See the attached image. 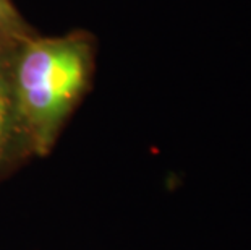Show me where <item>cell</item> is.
<instances>
[{
    "label": "cell",
    "instance_id": "cell-3",
    "mask_svg": "<svg viewBox=\"0 0 251 250\" xmlns=\"http://www.w3.org/2000/svg\"><path fill=\"white\" fill-rule=\"evenodd\" d=\"M36 33L12 0H0V54L13 52Z\"/></svg>",
    "mask_w": 251,
    "mask_h": 250
},
{
    "label": "cell",
    "instance_id": "cell-1",
    "mask_svg": "<svg viewBox=\"0 0 251 250\" xmlns=\"http://www.w3.org/2000/svg\"><path fill=\"white\" fill-rule=\"evenodd\" d=\"M98 41L89 31L62 36L36 33L8 62L13 98L34 158L47 156L63 127L89 91Z\"/></svg>",
    "mask_w": 251,
    "mask_h": 250
},
{
    "label": "cell",
    "instance_id": "cell-2",
    "mask_svg": "<svg viewBox=\"0 0 251 250\" xmlns=\"http://www.w3.org/2000/svg\"><path fill=\"white\" fill-rule=\"evenodd\" d=\"M10 54H0V179L34 158L21 125L10 82Z\"/></svg>",
    "mask_w": 251,
    "mask_h": 250
}]
</instances>
